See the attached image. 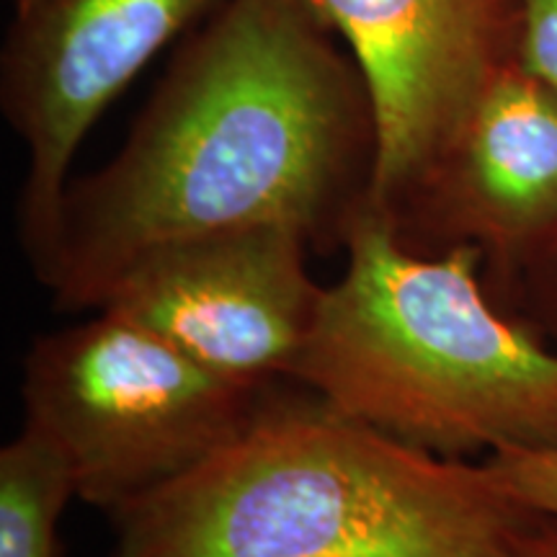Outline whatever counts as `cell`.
<instances>
[{
	"mask_svg": "<svg viewBox=\"0 0 557 557\" xmlns=\"http://www.w3.org/2000/svg\"><path fill=\"white\" fill-rule=\"evenodd\" d=\"M312 0H222L186 39L127 143L70 181L34 271L62 310H94L139 256L292 227L344 246L369 201L377 132L351 54Z\"/></svg>",
	"mask_w": 557,
	"mask_h": 557,
	"instance_id": "6da1fadb",
	"label": "cell"
},
{
	"mask_svg": "<svg viewBox=\"0 0 557 557\" xmlns=\"http://www.w3.org/2000/svg\"><path fill=\"white\" fill-rule=\"evenodd\" d=\"M276 389L233 442L109 513L107 557H527L540 517L485 462Z\"/></svg>",
	"mask_w": 557,
	"mask_h": 557,
	"instance_id": "7a4b0ae2",
	"label": "cell"
},
{
	"mask_svg": "<svg viewBox=\"0 0 557 557\" xmlns=\"http://www.w3.org/2000/svg\"><path fill=\"white\" fill-rule=\"evenodd\" d=\"M344 248L292 380L442 457L557 447V351L493 310L475 246L421 253L367 201Z\"/></svg>",
	"mask_w": 557,
	"mask_h": 557,
	"instance_id": "3957f363",
	"label": "cell"
},
{
	"mask_svg": "<svg viewBox=\"0 0 557 557\" xmlns=\"http://www.w3.org/2000/svg\"><path fill=\"white\" fill-rule=\"evenodd\" d=\"M45 333L24 361V426L60 451L75 498L103 513L150 496L233 442L276 387L212 372L116 315Z\"/></svg>",
	"mask_w": 557,
	"mask_h": 557,
	"instance_id": "277c9868",
	"label": "cell"
},
{
	"mask_svg": "<svg viewBox=\"0 0 557 557\" xmlns=\"http://www.w3.org/2000/svg\"><path fill=\"white\" fill-rule=\"evenodd\" d=\"M222 0H13L0 107L26 148L18 227L37 271L83 137L169 41Z\"/></svg>",
	"mask_w": 557,
	"mask_h": 557,
	"instance_id": "5b68a950",
	"label": "cell"
},
{
	"mask_svg": "<svg viewBox=\"0 0 557 557\" xmlns=\"http://www.w3.org/2000/svg\"><path fill=\"white\" fill-rule=\"evenodd\" d=\"M310 240L292 227L173 243L139 256L94 310L132 320L246 385L292 380L323 305Z\"/></svg>",
	"mask_w": 557,
	"mask_h": 557,
	"instance_id": "8992f818",
	"label": "cell"
},
{
	"mask_svg": "<svg viewBox=\"0 0 557 557\" xmlns=\"http://www.w3.org/2000/svg\"><path fill=\"white\" fill-rule=\"evenodd\" d=\"M372 101L369 207L395 222L447 156L500 67L513 0H312Z\"/></svg>",
	"mask_w": 557,
	"mask_h": 557,
	"instance_id": "52a82bcc",
	"label": "cell"
},
{
	"mask_svg": "<svg viewBox=\"0 0 557 557\" xmlns=\"http://www.w3.org/2000/svg\"><path fill=\"white\" fill-rule=\"evenodd\" d=\"M557 222V90L508 62L493 75L434 176L393 222L410 246L423 230L519 246Z\"/></svg>",
	"mask_w": 557,
	"mask_h": 557,
	"instance_id": "ba28073f",
	"label": "cell"
},
{
	"mask_svg": "<svg viewBox=\"0 0 557 557\" xmlns=\"http://www.w3.org/2000/svg\"><path fill=\"white\" fill-rule=\"evenodd\" d=\"M73 498L60 451L21 429L0 451V557H60V517Z\"/></svg>",
	"mask_w": 557,
	"mask_h": 557,
	"instance_id": "9c48e42d",
	"label": "cell"
},
{
	"mask_svg": "<svg viewBox=\"0 0 557 557\" xmlns=\"http://www.w3.org/2000/svg\"><path fill=\"white\" fill-rule=\"evenodd\" d=\"M485 468L534 517L557 521V447H506L491 451Z\"/></svg>",
	"mask_w": 557,
	"mask_h": 557,
	"instance_id": "30bf717a",
	"label": "cell"
},
{
	"mask_svg": "<svg viewBox=\"0 0 557 557\" xmlns=\"http://www.w3.org/2000/svg\"><path fill=\"white\" fill-rule=\"evenodd\" d=\"M519 21L517 62L557 90V0H513Z\"/></svg>",
	"mask_w": 557,
	"mask_h": 557,
	"instance_id": "8fae6325",
	"label": "cell"
},
{
	"mask_svg": "<svg viewBox=\"0 0 557 557\" xmlns=\"http://www.w3.org/2000/svg\"><path fill=\"white\" fill-rule=\"evenodd\" d=\"M527 557H557V521L540 519L527 540Z\"/></svg>",
	"mask_w": 557,
	"mask_h": 557,
	"instance_id": "7c38bea8",
	"label": "cell"
}]
</instances>
